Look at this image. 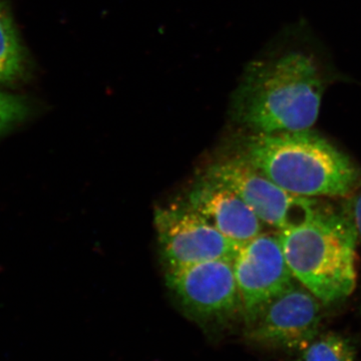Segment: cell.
<instances>
[{"instance_id": "6da1fadb", "label": "cell", "mask_w": 361, "mask_h": 361, "mask_svg": "<svg viewBox=\"0 0 361 361\" xmlns=\"http://www.w3.org/2000/svg\"><path fill=\"white\" fill-rule=\"evenodd\" d=\"M348 80L310 25L298 21L247 66L233 94V118L261 134L310 130L325 92Z\"/></svg>"}, {"instance_id": "7a4b0ae2", "label": "cell", "mask_w": 361, "mask_h": 361, "mask_svg": "<svg viewBox=\"0 0 361 361\" xmlns=\"http://www.w3.org/2000/svg\"><path fill=\"white\" fill-rule=\"evenodd\" d=\"M239 157L289 193L317 198L351 196L361 184L355 161L322 135L298 132L244 135Z\"/></svg>"}, {"instance_id": "3957f363", "label": "cell", "mask_w": 361, "mask_h": 361, "mask_svg": "<svg viewBox=\"0 0 361 361\" xmlns=\"http://www.w3.org/2000/svg\"><path fill=\"white\" fill-rule=\"evenodd\" d=\"M278 237L294 279L320 302H341L355 291L358 235L345 211L322 207L308 222Z\"/></svg>"}, {"instance_id": "277c9868", "label": "cell", "mask_w": 361, "mask_h": 361, "mask_svg": "<svg viewBox=\"0 0 361 361\" xmlns=\"http://www.w3.org/2000/svg\"><path fill=\"white\" fill-rule=\"evenodd\" d=\"M205 176L234 192L262 223L279 232L308 222L323 207L314 198L285 191L239 156L216 161Z\"/></svg>"}, {"instance_id": "5b68a950", "label": "cell", "mask_w": 361, "mask_h": 361, "mask_svg": "<svg viewBox=\"0 0 361 361\" xmlns=\"http://www.w3.org/2000/svg\"><path fill=\"white\" fill-rule=\"evenodd\" d=\"M154 222L166 271L206 261H234L241 248L187 202L157 208Z\"/></svg>"}, {"instance_id": "8992f818", "label": "cell", "mask_w": 361, "mask_h": 361, "mask_svg": "<svg viewBox=\"0 0 361 361\" xmlns=\"http://www.w3.org/2000/svg\"><path fill=\"white\" fill-rule=\"evenodd\" d=\"M166 284L187 314L201 322L242 315L233 261L212 260L166 271Z\"/></svg>"}, {"instance_id": "52a82bcc", "label": "cell", "mask_w": 361, "mask_h": 361, "mask_svg": "<svg viewBox=\"0 0 361 361\" xmlns=\"http://www.w3.org/2000/svg\"><path fill=\"white\" fill-rule=\"evenodd\" d=\"M233 267L241 297L242 315L248 327L294 283L278 235L261 233L242 246Z\"/></svg>"}, {"instance_id": "ba28073f", "label": "cell", "mask_w": 361, "mask_h": 361, "mask_svg": "<svg viewBox=\"0 0 361 361\" xmlns=\"http://www.w3.org/2000/svg\"><path fill=\"white\" fill-rule=\"evenodd\" d=\"M320 305L305 287L293 283L249 327V339L267 348L300 353L320 334Z\"/></svg>"}, {"instance_id": "9c48e42d", "label": "cell", "mask_w": 361, "mask_h": 361, "mask_svg": "<svg viewBox=\"0 0 361 361\" xmlns=\"http://www.w3.org/2000/svg\"><path fill=\"white\" fill-rule=\"evenodd\" d=\"M187 203L239 246L246 245L262 231V221L245 202L206 176L192 188Z\"/></svg>"}, {"instance_id": "30bf717a", "label": "cell", "mask_w": 361, "mask_h": 361, "mask_svg": "<svg viewBox=\"0 0 361 361\" xmlns=\"http://www.w3.org/2000/svg\"><path fill=\"white\" fill-rule=\"evenodd\" d=\"M27 56L6 0H0V85H14L27 73Z\"/></svg>"}, {"instance_id": "8fae6325", "label": "cell", "mask_w": 361, "mask_h": 361, "mask_svg": "<svg viewBox=\"0 0 361 361\" xmlns=\"http://www.w3.org/2000/svg\"><path fill=\"white\" fill-rule=\"evenodd\" d=\"M356 346L350 338L329 332L319 334L297 353L295 361H356Z\"/></svg>"}, {"instance_id": "7c38bea8", "label": "cell", "mask_w": 361, "mask_h": 361, "mask_svg": "<svg viewBox=\"0 0 361 361\" xmlns=\"http://www.w3.org/2000/svg\"><path fill=\"white\" fill-rule=\"evenodd\" d=\"M32 111L26 97L0 90V137L25 122Z\"/></svg>"}, {"instance_id": "4fadbf2b", "label": "cell", "mask_w": 361, "mask_h": 361, "mask_svg": "<svg viewBox=\"0 0 361 361\" xmlns=\"http://www.w3.org/2000/svg\"><path fill=\"white\" fill-rule=\"evenodd\" d=\"M344 211L353 220L356 232H357L358 239H361V191L357 194L351 195Z\"/></svg>"}, {"instance_id": "5bb4252c", "label": "cell", "mask_w": 361, "mask_h": 361, "mask_svg": "<svg viewBox=\"0 0 361 361\" xmlns=\"http://www.w3.org/2000/svg\"><path fill=\"white\" fill-rule=\"evenodd\" d=\"M360 312H361V310H360Z\"/></svg>"}]
</instances>
